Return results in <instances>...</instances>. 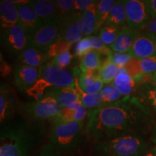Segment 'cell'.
I'll list each match as a JSON object with an SVG mask.
<instances>
[{"instance_id":"21","label":"cell","mask_w":156,"mask_h":156,"mask_svg":"<svg viewBox=\"0 0 156 156\" xmlns=\"http://www.w3.org/2000/svg\"><path fill=\"white\" fill-rule=\"evenodd\" d=\"M45 97L55 98L62 108H67L75 103L81 102L74 87H51L47 91Z\"/></svg>"},{"instance_id":"4","label":"cell","mask_w":156,"mask_h":156,"mask_svg":"<svg viewBox=\"0 0 156 156\" xmlns=\"http://www.w3.org/2000/svg\"><path fill=\"white\" fill-rule=\"evenodd\" d=\"M148 142L142 134H131L96 142V156H141L148 149Z\"/></svg>"},{"instance_id":"26","label":"cell","mask_w":156,"mask_h":156,"mask_svg":"<svg viewBox=\"0 0 156 156\" xmlns=\"http://www.w3.org/2000/svg\"><path fill=\"white\" fill-rule=\"evenodd\" d=\"M103 56L98 51L93 50L82 58L80 63V69L82 73H88L99 70L103 61L101 56Z\"/></svg>"},{"instance_id":"47","label":"cell","mask_w":156,"mask_h":156,"mask_svg":"<svg viewBox=\"0 0 156 156\" xmlns=\"http://www.w3.org/2000/svg\"><path fill=\"white\" fill-rule=\"evenodd\" d=\"M12 3L15 5H28L30 1L28 0H9Z\"/></svg>"},{"instance_id":"12","label":"cell","mask_w":156,"mask_h":156,"mask_svg":"<svg viewBox=\"0 0 156 156\" xmlns=\"http://www.w3.org/2000/svg\"><path fill=\"white\" fill-rule=\"evenodd\" d=\"M20 102L7 85H2L0 90V121L1 124L12 119L15 112L18 111Z\"/></svg>"},{"instance_id":"7","label":"cell","mask_w":156,"mask_h":156,"mask_svg":"<svg viewBox=\"0 0 156 156\" xmlns=\"http://www.w3.org/2000/svg\"><path fill=\"white\" fill-rule=\"evenodd\" d=\"M30 36L24 28L20 25L12 27L1 31L2 46L12 54H21L30 47Z\"/></svg>"},{"instance_id":"45","label":"cell","mask_w":156,"mask_h":156,"mask_svg":"<svg viewBox=\"0 0 156 156\" xmlns=\"http://www.w3.org/2000/svg\"><path fill=\"white\" fill-rule=\"evenodd\" d=\"M11 69L10 67L9 66V64L6 63L5 60H2V58H1V75L2 76H5L8 75L10 73Z\"/></svg>"},{"instance_id":"50","label":"cell","mask_w":156,"mask_h":156,"mask_svg":"<svg viewBox=\"0 0 156 156\" xmlns=\"http://www.w3.org/2000/svg\"><path fill=\"white\" fill-rule=\"evenodd\" d=\"M155 56H156V35H155Z\"/></svg>"},{"instance_id":"3","label":"cell","mask_w":156,"mask_h":156,"mask_svg":"<svg viewBox=\"0 0 156 156\" xmlns=\"http://www.w3.org/2000/svg\"><path fill=\"white\" fill-rule=\"evenodd\" d=\"M84 122L52 123L48 142L62 156H75L80 153L87 138Z\"/></svg>"},{"instance_id":"14","label":"cell","mask_w":156,"mask_h":156,"mask_svg":"<svg viewBox=\"0 0 156 156\" xmlns=\"http://www.w3.org/2000/svg\"><path fill=\"white\" fill-rule=\"evenodd\" d=\"M29 5L34 9L43 24L59 22V14L56 1L51 0H32Z\"/></svg>"},{"instance_id":"19","label":"cell","mask_w":156,"mask_h":156,"mask_svg":"<svg viewBox=\"0 0 156 156\" xmlns=\"http://www.w3.org/2000/svg\"><path fill=\"white\" fill-rule=\"evenodd\" d=\"M49 58L47 52L34 47H28L19 54L17 62L31 67L40 68L47 63Z\"/></svg>"},{"instance_id":"20","label":"cell","mask_w":156,"mask_h":156,"mask_svg":"<svg viewBox=\"0 0 156 156\" xmlns=\"http://www.w3.org/2000/svg\"><path fill=\"white\" fill-rule=\"evenodd\" d=\"M140 32L141 30H134L127 26L124 27L120 30L114 44L109 48L113 52L127 53L131 49L134 41L139 36Z\"/></svg>"},{"instance_id":"39","label":"cell","mask_w":156,"mask_h":156,"mask_svg":"<svg viewBox=\"0 0 156 156\" xmlns=\"http://www.w3.org/2000/svg\"><path fill=\"white\" fill-rule=\"evenodd\" d=\"M73 54L70 53L69 51H66L63 54H59V55L55 56L51 59L52 64L57 65L58 67H61L62 68H65L68 67L71 64L72 60H73Z\"/></svg>"},{"instance_id":"44","label":"cell","mask_w":156,"mask_h":156,"mask_svg":"<svg viewBox=\"0 0 156 156\" xmlns=\"http://www.w3.org/2000/svg\"><path fill=\"white\" fill-rule=\"evenodd\" d=\"M147 2L148 7H149L150 15L151 20L156 18V0H149Z\"/></svg>"},{"instance_id":"32","label":"cell","mask_w":156,"mask_h":156,"mask_svg":"<svg viewBox=\"0 0 156 156\" xmlns=\"http://www.w3.org/2000/svg\"><path fill=\"white\" fill-rule=\"evenodd\" d=\"M52 86L42 78H39L36 83L26 91L28 96L32 97L34 100L40 101L46 96V93Z\"/></svg>"},{"instance_id":"9","label":"cell","mask_w":156,"mask_h":156,"mask_svg":"<svg viewBox=\"0 0 156 156\" xmlns=\"http://www.w3.org/2000/svg\"><path fill=\"white\" fill-rule=\"evenodd\" d=\"M82 13L74 12L60 21L58 24L57 39L66 41L69 44L78 43L84 36L81 23Z\"/></svg>"},{"instance_id":"48","label":"cell","mask_w":156,"mask_h":156,"mask_svg":"<svg viewBox=\"0 0 156 156\" xmlns=\"http://www.w3.org/2000/svg\"><path fill=\"white\" fill-rule=\"evenodd\" d=\"M150 82L156 87V73L150 77Z\"/></svg>"},{"instance_id":"5","label":"cell","mask_w":156,"mask_h":156,"mask_svg":"<svg viewBox=\"0 0 156 156\" xmlns=\"http://www.w3.org/2000/svg\"><path fill=\"white\" fill-rule=\"evenodd\" d=\"M62 107L55 98L45 97L40 101L30 103H20L18 111L23 118L31 122H54L59 115Z\"/></svg>"},{"instance_id":"43","label":"cell","mask_w":156,"mask_h":156,"mask_svg":"<svg viewBox=\"0 0 156 156\" xmlns=\"http://www.w3.org/2000/svg\"><path fill=\"white\" fill-rule=\"evenodd\" d=\"M142 30L156 35V18L151 20Z\"/></svg>"},{"instance_id":"29","label":"cell","mask_w":156,"mask_h":156,"mask_svg":"<svg viewBox=\"0 0 156 156\" xmlns=\"http://www.w3.org/2000/svg\"><path fill=\"white\" fill-rule=\"evenodd\" d=\"M129 75L134 80L136 85L139 86L145 82H150V77L143 73L140 59L132 58L124 67Z\"/></svg>"},{"instance_id":"51","label":"cell","mask_w":156,"mask_h":156,"mask_svg":"<svg viewBox=\"0 0 156 156\" xmlns=\"http://www.w3.org/2000/svg\"></svg>"},{"instance_id":"16","label":"cell","mask_w":156,"mask_h":156,"mask_svg":"<svg viewBox=\"0 0 156 156\" xmlns=\"http://www.w3.org/2000/svg\"><path fill=\"white\" fill-rule=\"evenodd\" d=\"M93 50L98 51L105 56H108L112 52L110 48L103 44L99 37L90 36L84 37L77 43L75 49V56L76 57L83 58Z\"/></svg>"},{"instance_id":"36","label":"cell","mask_w":156,"mask_h":156,"mask_svg":"<svg viewBox=\"0 0 156 156\" xmlns=\"http://www.w3.org/2000/svg\"><path fill=\"white\" fill-rule=\"evenodd\" d=\"M99 78V70L88 73H82L80 75L77 77V83L80 87L83 89V87L90 85Z\"/></svg>"},{"instance_id":"46","label":"cell","mask_w":156,"mask_h":156,"mask_svg":"<svg viewBox=\"0 0 156 156\" xmlns=\"http://www.w3.org/2000/svg\"><path fill=\"white\" fill-rule=\"evenodd\" d=\"M141 156H156V147H153L148 148Z\"/></svg>"},{"instance_id":"31","label":"cell","mask_w":156,"mask_h":156,"mask_svg":"<svg viewBox=\"0 0 156 156\" xmlns=\"http://www.w3.org/2000/svg\"><path fill=\"white\" fill-rule=\"evenodd\" d=\"M122 28H123L114 26V25H105L99 30L98 37L103 42V44L110 47L116 41Z\"/></svg>"},{"instance_id":"11","label":"cell","mask_w":156,"mask_h":156,"mask_svg":"<svg viewBox=\"0 0 156 156\" xmlns=\"http://www.w3.org/2000/svg\"><path fill=\"white\" fill-rule=\"evenodd\" d=\"M155 35L151 33L140 32L134 41L129 53L132 57L137 59H143L155 55Z\"/></svg>"},{"instance_id":"49","label":"cell","mask_w":156,"mask_h":156,"mask_svg":"<svg viewBox=\"0 0 156 156\" xmlns=\"http://www.w3.org/2000/svg\"><path fill=\"white\" fill-rule=\"evenodd\" d=\"M153 141L156 142V125L154 127V134H153Z\"/></svg>"},{"instance_id":"1","label":"cell","mask_w":156,"mask_h":156,"mask_svg":"<svg viewBox=\"0 0 156 156\" xmlns=\"http://www.w3.org/2000/svg\"><path fill=\"white\" fill-rule=\"evenodd\" d=\"M153 117L134 95L90 111L85 132L95 142L149 130Z\"/></svg>"},{"instance_id":"10","label":"cell","mask_w":156,"mask_h":156,"mask_svg":"<svg viewBox=\"0 0 156 156\" xmlns=\"http://www.w3.org/2000/svg\"><path fill=\"white\" fill-rule=\"evenodd\" d=\"M58 24L47 23L30 36V47L47 52L48 48L57 40Z\"/></svg>"},{"instance_id":"8","label":"cell","mask_w":156,"mask_h":156,"mask_svg":"<svg viewBox=\"0 0 156 156\" xmlns=\"http://www.w3.org/2000/svg\"><path fill=\"white\" fill-rule=\"evenodd\" d=\"M126 25L134 30H142L151 21L147 2L142 0H126Z\"/></svg>"},{"instance_id":"18","label":"cell","mask_w":156,"mask_h":156,"mask_svg":"<svg viewBox=\"0 0 156 156\" xmlns=\"http://www.w3.org/2000/svg\"><path fill=\"white\" fill-rule=\"evenodd\" d=\"M19 25L17 6L9 0L0 1V26L1 31Z\"/></svg>"},{"instance_id":"13","label":"cell","mask_w":156,"mask_h":156,"mask_svg":"<svg viewBox=\"0 0 156 156\" xmlns=\"http://www.w3.org/2000/svg\"><path fill=\"white\" fill-rule=\"evenodd\" d=\"M14 79L20 90L26 92L40 78L39 68L31 67L23 64H17L14 67Z\"/></svg>"},{"instance_id":"25","label":"cell","mask_w":156,"mask_h":156,"mask_svg":"<svg viewBox=\"0 0 156 156\" xmlns=\"http://www.w3.org/2000/svg\"><path fill=\"white\" fill-rule=\"evenodd\" d=\"M106 25L124 28L126 25V15L125 9V1H116L111 10L110 15Z\"/></svg>"},{"instance_id":"17","label":"cell","mask_w":156,"mask_h":156,"mask_svg":"<svg viewBox=\"0 0 156 156\" xmlns=\"http://www.w3.org/2000/svg\"><path fill=\"white\" fill-rule=\"evenodd\" d=\"M19 12V25L30 34H34L43 25L34 9L28 5H16Z\"/></svg>"},{"instance_id":"30","label":"cell","mask_w":156,"mask_h":156,"mask_svg":"<svg viewBox=\"0 0 156 156\" xmlns=\"http://www.w3.org/2000/svg\"><path fill=\"white\" fill-rule=\"evenodd\" d=\"M116 1L114 0H100L97 4V17L98 25L97 32L101 30L103 26L106 25L107 20L110 15L111 10Z\"/></svg>"},{"instance_id":"24","label":"cell","mask_w":156,"mask_h":156,"mask_svg":"<svg viewBox=\"0 0 156 156\" xmlns=\"http://www.w3.org/2000/svg\"><path fill=\"white\" fill-rule=\"evenodd\" d=\"M97 4L98 1H95L81 15L82 28L85 37L90 36L94 33H97Z\"/></svg>"},{"instance_id":"2","label":"cell","mask_w":156,"mask_h":156,"mask_svg":"<svg viewBox=\"0 0 156 156\" xmlns=\"http://www.w3.org/2000/svg\"><path fill=\"white\" fill-rule=\"evenodd\" d=\"M45 134L46 127L42 123L12 119L2 124L0 156H32Z\"/></svg>"},{"instance_id":"41","label":"cell","mask_w":156,"mask_h":156,"mask_svg":"<svg viewBox=\"0 0 156 156\" xmlns=\"http://www.w3.org/2000/svg\"><path fill=\"white\" fill-rule=\"evenodd\" d=\"M36 156H62L53 146L49 143L46 144L41 148Z\"/></svg>"},{"instance_id":"34","label":"cell","mask_w":156,"mask_h":156,"mask_svg":"<svg viewBox=\"0 0 156 156\" xmlns=\"http://www.w3.org/2000/svg\"><path fill=\"white\" fill-rule=\"evenodd\" d=\"M73 44H69L66 41L62 39H57L53 44L48 48L47 54L49 58H53L55 56L63 54L66 51H69Z\"/></svg>"},{"instance_id":"22","label":"cell","mask_w":156,"mask_h":156,"mask_svg":"<svg viewBox=\"0 0 156 156\" xmlns=\"http://www.w3.org/2000/svg\"><path fill=\"white\" fill-rule=\"evenodd\" d=\"M87 115V108L81 102H79L67 108H62L61 113L52 123L84 122Z\"/></svg>"},{"instance_id":"38","label":"cell","mask_w":156,"mask_h":156,"mask_svg":"<svg viewBox=\"0 0 156 156\" xmlns=\"http://www.w3.org/2000/svg\"><path fill=\"white\" fill-rule=\"evenodd\" d=\"M109 57L112 62H114L119 68L124 67L133 58L129 52L127 53H118V52L113 51L109 55Z\"/></svg>"},{"instance_id":"40","label":"cell","mask_w":156,"mask_h":156,"mask_svg":"<svg viewBox=\"0 0 156 156\" xmlns=\"http://www.w3.org/2000/svg\"><path fill=\"white\" fill-rule=\"evenodd\" d=\"M103 86H104V83L100 79H98L90 85L83 87L82 90L88 94H98L101 92Z\"/></svg>"},{"instance_id":"37","label":"cell","mask_w":156,"mask_h":156,"mask_svg":"<svg viewBox=\"0 0 156 156\" xmlns=\"http://www.w3.org/2000/svg\"><path fill=\"white\" fill-rule=\"evenodd\" d=\"M143 73L148 77H151L156 73V56L140 60Z\"/></svg>"},{"instance_id":"23","label":"cell","mask_w":156,"mask_h":156,"mask_svg":"<svg viewBox=\"0 0 156 156\" xmlns=\"http://www.w3.org/2000/svg\"><path fill=\"white\" fill-rule=\"evenodd\" d=\"M123 97L132 96L138 85L124 67L120 68L118 75L112 83Z\"/></svg>"},{"instance_id":"28","label":"cell","mask_w":156,"mask_h":156,"mask_svg":"<svg viewBox=\"0 0 156 156\" xmlns=\"http://www.w3.org/2000/svg\"><path fill=\"white\" fill-rule=\"evenodd\" d=\"M120 68L112 62L110 57L106 58L99 69V78L104 85L112 83L118 75Z\"/></svg>"},{"instance_id":"33","label":"cell","mask_w":156,"mask_h":156,"mask_svg":"<svg viewBox=\"0 0 156 156\" xmlns=\"http://www.w3.org/2000/svg\"><path fill=\"white\" fill-rule=\"evenodd\" d=\"M100 93L102 95L103 102L105 104L116 103L117 101L122 100L124 98L122 94L117 90L116 87L114 86L113 83L104 85Z\"/></svg>"},{"instance_id":"6","label":"cell","mask_w":156,"mask_h":156,"mask_svg":"<svg viewBox=\"0 0 156 156\" xmlns=\"http://www.w3.org/2000/svg\"><path fill=\"white\" fill-rule=\"evenodd\" d=\"M39 72L40 78L52 87H74L76 85V78L71 72L52 64L51 61L39 68Z\"/></svg>"},{"instance_id":"15","label":"cell","mask_w":156,"mask_h":156,"mask_svg":"<svg viewBox=\"0 0 156 156\" xmlns=\"http://www.w3.org/2000/svg\"><path fill=\"white\" fill-rule=\"evenodd\" d=\"M134 96L150 115L156 118V87L151 82H145L136 88Z\"/></svg>"},{"instance_id":"35","label":"cell","mask_w":156,"mask_h":156,"mask_svg":"<svg viewBox=\"0 0 156 156\" xmlns=\"http://www.w3.org/2000/svg\"><path fill=\"white\" fill-rule=\"evenodd\" d=\"M56 3L58 7V14H59V22L75 12V1L74 0H56Z\"/></svg>"},{"instance_id":"27","label":"cell","mask_w":156,"mask_h":156,"mask_svg":"<svg viewBox=\"0 0 156 156\" xmlns=\"http://www.w3.org/2000/svg\"><path fill=\"white\" fill-rule=\"evenodd\" d=\"M76 93L79 97L81 103L86 107L87 108H90V110L100 108L103 104V99L101 93L98 94H88L82 90L77 83V78H76V85L74 87Z\"/></svg>"},{"instance_id":"42","label":"cell","mask_w":156,"mask_h":156,"mask_svg":"<svg viewBox=\"0 0 156 156\" xmlns=\"http://www.w3.org/2000/svg\"><path fill=\"white\" fill-rule=\"evenodd\" d=\"M94 0H75V12L83 13L92 4Z\"/></svg>"}]
</instances>
